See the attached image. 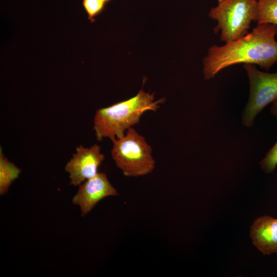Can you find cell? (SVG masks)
Here are the masks:
<instances>
[{"label":"cell","instance_id":"6","mask_svg":"<svg viewBox=\"0 0 277 277\" xmlns=\"http://www.w3.org/2000/svg\"><path fill=\"white\" fill-rule=\"evenodd\" d=\"M105 155L101 152V147L94 144L90 147L82 145L76 148V153L67 163L65 170L69 173L70 184L80 185L98 173V168L104 161Z\"/></svg>","mask_w":277,"mask_h":277},{"label":"cell","instance_id":"14","mask_svg":"<svg viewBox=\"0 0 277 277\" xmlns=\"http://www.w3.org/2000/svg\"><path fill=\"white\" fill-rule=\"evenodd\" d=\"M222 1H223V0H217V1H218V3H219L221 2Z\"/></svg>","mask_w":277,"mask_h":277},{"label":"cell","instance_id":"12","mask_svg":"<svg viewBox=\"0 0 277 277\" xmlns=\"http://www.w3.org/2000/svg\"><path fill=\"white\" fill-rule=\"evenodd\" d=\"M82 3L89 18L92 21L103 11L106 5L103 0H83Z\"/></svg>","mask_w":277,"mask_h":277},{"label":"cell","instance_id":"7","mask_svg":"<svg viewBox=\"0 0 277 277\" xmlns=\"http://www.w3.org/2000/svg\"><path fill=\"white\" fill-rule=\"evenodd\" d=\"M118 195L116 189L109 181L106 174L98 172L79 185L77 193L73 197L72 203L78 205L82 215L90 212L103 199Z\"/></svg>","mask_w":277,"mask_h":277},{"label":"cell","instance_id":"5","mask_svg":"<svg viewBox=\"0 0 277 277\" xmlns=\"http://www.w3.org/2000/svg\"><path fill=\"white\" fill-rule=\"evenodd\" d=\"M249 81V97L242 115L243 123L251 127L255 117L270 103L277 101V72L259 70L254 65L243 64Z\"/></svg>","mask_w":277,"mask_h":277},{"label":"cell","instance_id":"2","mask_svg":"<svg viewBox=\"0 0 277 277\" xmlns=\"http://www.w3.org/2000/svg\"><path fill=\"white\" fill-rule=\"evenodd\" d=\"M164 98L154 101V94L141 90L134 96L96 111L93 130L96 140L109 138L112 142L125 135V132L137 124L144 113L155 111Z\"/></svg>","mask_w":277,"mask_h":277},{"label":"cell","instance_id":"10","mask_svg":"<svg viewBox=\"0 0 277 277\" xmlns=\"http://www.w3.org/2000/svg\"><path fill=\"white\" fill-rule=\"evenodd\" d=\"M255 22L277 25V0H258Z\"/></svg>","mask_w":277,"mask_h":277},{"label":"cell","instance_id":"11","mask_svg":"<svg viewBox=\"0 0 277 277\" xmlns=\"http://www.w3.org/2000/svg\"><path fill=\"white\" fill-rule=\"evenodd\" d=\"M271 113L277 119V101L272 103ZM261 167L266 173L273 172L277 166V141L260 162Z\"/></svg>","mask_w":277,"mask_h":277},{"label":"cell","instance_id":"4","mask_svg":"<svg viewBox=\"0 0 277 277\" xmlns=\"http://www.w3.org/2000/svg\"><path fill=\"white\" fill-rule=\"evenodd\" d=\"M258 0H223L208 14L217 22L214 32L220 31V40L225 43L244 36L255 21Z\"/></svg>","mask_w":277,"mask_h":277},{"label":"cell","instance_id":"1","mask_svg":"<svg viewBox=\"0 0 277 277\" xmlns=\"http://www.w3.org/2000/svg\"><path fill=\"white\" fill-rule=\"evenodd\" d=\"M276 35L277 25L258 24L239 39L210 47L203 61L205 79L213 78L222 69L240 64H255L269 70L277 62Z\"/></svg>","mask_w":277,"mask_h":277},{"label":"cell","instance_id":"9","mask_svg":"<svg viewBox=\"0 0 277 277\" xmlns=\"http://www.w3.org/2000/svg\"><path fill=\"white\" fill-rule=\"evenodd\" d=\"M21 172L20 169L6 157L1 148L0 151V194L3 195L17 179Z\"/></svg>","mask_w":277,"mask_h":277},{"label":"cell","instance_id":"3","mask_svg":"<svg viewBox=\"0 0 277 277\" xmlns=\"http://www.w3.org/2000/svg\"><path fill=\"white\" fill-rule=\"evenodd\" d=\"M112 142V157L124 175L143 176L154 169L151 147L134 128H129L123 137Z\"/></svg>","mask_w":277,"mask_h":277},{"label":"cell","instance_id":"8","mask_svg":"<svg viewBox=\"0 0 277 277\" xmlns=\"http://www.w3.org/2000/svg\"><path fill=\"white\" fill-rule=\"evenodd\" d=\"M250 236L263 254L277 253V219L267 215L258 217L251 227Z\"/></svg>","mask_w":277,"mask_h":277},{"label":"cell","instance_id":"13","mask_svg":"<svg viewBox=\"0 0 277 277\" xmlns=\"http://www.w3.org/2000/svg\"><path fill=\"white\" fill-rule=\"evenodd\" d=\"M103 1H104L106 3H107L108 2H109L110 0H103Z\"/></svg>","mask_w":277,"mask_h":277}]
</instances>
